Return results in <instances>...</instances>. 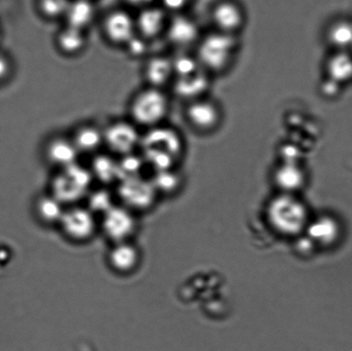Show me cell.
Masks as SVG:
<instances>
[{
  "instance_id": "1",
  "label": "cell",
  "mask_w": 352,
  "mask_h": 351,
  "mask_svg": "<svg viewBox=\"0 0 352 351\" xmlns=\"http://www.w3.org/2000/svg\"><path fill=\"white\" fill-rule=\"evenodd\" d=\"M140 150L147 166L155 172L168 170L184 156L185 142L177 129L163 124L146 130Z\"/></svg>"
},
{
  "instance_id": "2",
  "label": "cell",
  "mask_w": 352,
  "mask_h": 351,
  "mask_svg": "<svg viewBox=\"0 0 352 351\" xmlns=\"http://www.w3.org/2000/svg\"><path fill=\"white\" fill-rule=\"evenodd\" d=\"M239 51V36L213 30L202 34L193 54L203 70L213 78L230 70Z\"/></svg>"
},
{
  "instance_id": "3",
  "label": "cell",
  "mask_w": 352,
  "mask_h": 351,
  "mask_svg": "<svg viewBox=\"0 0 352 351\" xmlns=\"http://www.w3.org/2000/svg\"><path fill=\"white\" fill-rule=\"evenodd\" d=\"M170 109V96L166 89L146 86L129 102V120L140 128L148 130L163 125Z\"/></svg>"
},
{
  "instance_id": "4",
  "label": "cell",
  "mask_w": 352,
  "mask_h": 351,
  "mask_svg": "<svg viewBox=\"0 0 352 351\" xmlns=\"http://www.w3.org/2000/svg\"><path fill=\"white\" fill-rule=\"evenodd\" d=\"M184 118L193 132L209 135L222 126L223 110L217 100L206 95L186 103Z\"/></svg>"
},
{
  "instance_id": "5",
  "label": "cell",
  "mask_w": 352,
  "mask_h": 351,
  "mask_svg": "<svg viewBox=\"0 0 352 351\" xmlns=\"http://www.w3.org/2000/svg\"><path fill=\"white\" fill-rule=\"evenodd\" d=\"M107 152L116 157L137 152L140 150L142 133L132 120H116L103 128Z\"/></svg>"
},
{
  "instance_id": "6",
  "label": "cell",
  "mask_w": 352,
  "mask_h": 351,
  "mask_svg": "<svg viewBox=\"0 0 352 351\" xmlns=\"http://www.w3.org/2000/svg\"><path fill=\"white\" fill-rule=\"evenodd\" d=\"M60 171L53 181L54 197L58 201H77L91 184V170L78 163Z\"/></svg>"
},
{
  "instance_id": "7",
  "label": "cell",
  "mask_w": 352,
  "mask_h": 351,
  "mask_svg": "<svg viewBox=\"0 0 352 351\" xmlns=\"http://www.w3.org/2000/svg\"><path fill=\"white\" fill-rule=\"evenodd\" d=\"M103 36L116 47H125L137 34L135 16L127 10L113 9L105 14L101 23Z\"/></svg>"
},
{
  "instance_id": "8",
  "label": "cell",
  "mask_w": 352,
  "mask_h": 351,
  "mask_svg": "<svg viewBox=\"0 0 352 351\" xmlns=\"http://www.w3.org/2000/svg\"><path fill=\"white\" fill-rule=\"evenodd\" d=\"M198 23L191 17L175 14L168 19L164 37L177 52L195 49L202 36Z\"/></svg>"
},
{
  "instance_id": "9",
  "label": "cell",
  "mask_w": 352,
  "mask_h": 351,
  "mask_svg": "<svg viewBox=\"0 0 352 351\" xmlns=\"http://www.w3.org/2000/svg\"><path fill=\"white\" fill-rule=\"evenodd\" d=\"M44 158L51 166L62 170L78 163L80 157L71 137L54 135L44 146Z\"/></svg>"
},
{
  "instance_id": "10",
  "label": "cell",
  "mask_w": 352,
  "mask_h": 351,
  "mask_svg": "<svg viewBox=\"0 0 352 351\" xmlns=\"http://www.w3.org/2000/svg\"><path fill=\"white\" fill-rule=\"evenodd\" d=\"M168 19V12L161 5L140 10L135 16L137 34L150 41L164 36Z\"/></svg>"
},
{
  "instance_id": "11",
  "label": "cell",
  "mask_w": 352,
  "mask_h": 351,
  "mask_svg": "<svg viewBox=\"0 0 352 351\" xmlns=\"http://www.w3.org/2000/svg\"><path fill=\"white\" fill-rule=\"evenodd\" d=\"M143 78L146 86L166 89L175 78L172 57L165 54L150 55L144 62Z\"/></svg>"
},
{
  "instance_id": "12",
  "label": "cell",
  "mask_w": 352,
  "mask_h": 351,
  "mask_svg": "<svg viewBox=\"0 0 352 351\" xmlns=\"http://www.w3.org/2000/svg\"><path fill=\"white\" fill-rule=\"evenodd\" d=\"M212 22L215 27L214 30L217 32L239 36L246 19L240 6L231 2H223L213 9Z\"/></svg>"
},
{
  "instance_id": "13",
  "label": "cell",
  "mask_w": 352,
  "mask_h": 351,
  "mask_svg": "<svg viewBox=\"0 0 352 351\" xmlns=\"http://www.w3.org/2000/svg\"><path fill=\"white\" fill-rule=\"evenodd\" d=\"M212 78V76L202 69L195 73L175 78L171 87L174 95L188 103L209 95L208 91Z\"/></svg>"
},
{
  "instance_id": "14",
  "label": "cell",
  "mask_w": 352,
  "mask_h": 351,
  "mask_svg": "<svg viewBox=\"0 0 352 351\" xmlns=\"http://www.w3.org/2000/svg\"><path fill=\"white\" fill-rule=\"evenodd\" d=\"M154 185L142 177L126 179L120 181L119 195L126 204L133 208H146L153 204Z\"/></svg>"
},
{
  "instance_id": "15",
  "label": "cell",
  "mask_w": 352,
  "mask_h": 351,
  "mask_svg": "<svg viewBox=\"0 0 352 351\" xmlns=\"http://www.w3.org/2000/svg\"><path fill=\"white\" fill-rule=\"evenodd\" d=\"M60 221L64 231L74 240L88 239L94 232L95 219L91 212L85 209H72L63 213Z\"/></svg>"
},
{
  "instance_id": "16",
  "label": "cell",
  "mask_w": 352,
  "mask_h": 351,
  "mask_svg": "<svg viewBox=\"0 0 352 351\" xmlns=\"http://www.w3.org/2000/svg\"><path fill=\"white\" fill-rule=\"evenodd\" d=\"M71 137L80 156H95L101 152L104 147L103 128L95 124L85 123L79 125L75 128Z\"/></svg>"
},
{
  "instance_id": "17",
  "label": "cell",
  "mask_w": 352,
  "mask_h": 351,
  "mask_svg": "<svg viewBox=\"0 0 352 351\" xmlns=\"http://www.w3.org/2000/svg\"><path fill=\"white\" fill-rule=\"evenodd\" d=\"M102 225L106 235L116 242L127 238L135 227L130 212L125 209L113 207L105 213Z\"/></svg>"
},
{
  "instance_id": "18",
  "label": "cell",
  "mask_w": 352,
  "mask_h": 351,
  "mask_svg": "<svg viewBox=\"0 0 352 351\" xmlns=\"http://www.w3.org/2000/svg\"><path fill=\"white\" fill-rule=\"evenodd\" d=\"M55 46L65 56H78L87 48V32L65 25L55 36Z\"/></svg>"
},
{
  "instance_id": "19",
  "label": "cell",
  "mask_w": 352,
  "mask_h": 351,
  "mask_svg": "<svg viewBox=\"0 0 352 351\" xmlns=\"http://www.w3.org/2000/svg\"><path fill=\"white\" fill-rule=\"evenodd\" d=\"M96 16V7L92 0H70L64 20L65 25L87 32Z\"/></svg>"
},
{
  "instance_id": "20",
  "label": "cell",
  "mask_w": 352,
  "mask_h": 351,
  "mask_svg": "<svg viewBox=\"0 0 352 351\" xmlns=\"http://www.w3.org/2000/svg\"><path fill=\"white\" fill-rule=\"evenodd\" d=\"M324 75L329 80L342 84L352 78V57L346 51H333L324 61Z\"/></svg>"
},
{
  "instance_id": "21",
  "label": "cell",
  "mask_w": 352,
  "mask_h": 351,
  "mask_svg": "<svg viewBox=\"0 0 352 351\" xmlns=\"http://www.w3.org/2000/svg\"><path fill=\"white\" fill-rule=\"evenodd\" d=\"M91 158L89 170L93 177L103 183H111L119 180L118 157L109 152H99Z\"/></svg>"
},
{
  "instance_id": "22",
  "label": "cell",
  "mask_w": 352,
  "mask_h": 351,
  "mask_svg": "<svg viewBox=\"0 0 352 351\" xmlns=\"http://www.w3.org/2000/svg\"><path fill=\"white\" fill-rule=\"evenodd\" d=\"M325 38L333 51H346L352 47V24L348 22L332 24L327 30Z\"/></svg>"
},
{
  "instance_id": "23",
  "label": "cell",
  "mask_w": 352,
  "mask_h": 351,
  "mask_svg": "<svg viewBox=\"0 0 352 351\" xmlns=\"http://www.w3.org/2000/svg\"><path fill=\"white\" fill-rule=\"evenodd\" d=\"M274 177L282 185H298L305 181V170L301 161H283L275 168Z\"/></svg>"
},
{
  "instance_id": "24",
  "label": "cell",
  "mask_w": 352,
  "mask_h": 351,
  "mask_svg": "<svg viewBox=\"0 0 352 351\" xmlns=\"http://www.w3.org/2000/svg\"><path fill=\"white\" fill-rule=\"evenodd\" d=\"M138 258L137 250L133 246L120 243L111 251L109 260L115 269L126 273L136 267Z\"/></svg>"
},
{
  "instance_id": "25",
  "label": "cell",
  "mask_w": 352,
  "mask_h": 351,
  "mask_svg": "<svg viewBox=\"0 0 352 351\" xmlns=\"http://www.w3.org/2000/svg\"><path fill=\"white\" fill-rule=\"evenodd\" d=\"M147 166L142 155L137 152L118 158L119 181L141 177L140 173Z\"/></svg>"
},
{
  "instance_id": "26",
  "label": "cell",
  "mask_w": 352,
  "mask_h": 351,
  "mask_svg": "<svg viewBox=\"0 0 352 351\" xmlns=\"http://www.w3.org/2000/svg\"><path fill=\"white\" fill-rule=\"evenodd\" d=\"M70 0H37L40 15L48 21L64 19Z\"/></svg>"
},
{
  "instance_id": "27",
  "label": "cell",
  "mask_w": 352,
  "mask_h": 351,
  "mask_svg": "<svg viewBox=\"0 0 352 351\" xmlns=\"http://www.w3.org/2000/svg\"><path fill=\"white\" fill-rule=\"evenodd\" d=\"M38 212L41 218L47 222L57 221L63 216L60 203L54 197H44L40 199L38 203Z\"/></svg>"
},
{
  "instance_id": "28",
  "label": "cell",
  "mask_w": 352,
  "mask_h": 351,
  "mask_svg": "<svg viewBox=\"0 0 352 351\" xmlns=\"http://www.w3.org/2000/svg\"><path fill=\"white\" fill-rule=\"evenodd\" d=\"M151 41H148L146 38L140 36L136 34L129 43L124 47V49L126 51L130 57L133 58H148L150 55V45Z\"/></svg>"
},
{
  "instance_id": "29",
  "label": "cell",
  "mask_w": 352,
  "mask_h": 351,
  "mask_svg": "<svg viewBox=\"0 0 352 351\" xmlns=\"http://www.w3.org/2000/svg\"><path fill=\"white\" fill-rule=\"evenodd\" d=\"M111 196L107 191H98L91 195L89 199V204L91 207L96 211L107 212L112 208L111 206Z\"/></svg>"
},
{
  "instance_id": "30",
  "label": "cell",
  "mask_w": 352,
  "mask_h": 351,
  "mask_svg": "<svg viewBox=\"0 0 352 351\" xmlns=\"http://www.w3.org/2000/svg\"><path fill=\"white\" fill-rule=\"evenodd\" d=\"M189 0H160L161 6L167 12L178 14L188 5Z\"/></svg>"
},
{
  "instance_id": "31",
  "label": "cell",
  "mask_w": 352,
  "mask_h": 351,
  "mask_svg": "<svg viewBox=\"0 0 352 351\" xmlns=\"http://www.w3.org/2000/svg\"><path fill=\"white\" fill-rule=\"evenodd\" d=\"M12 71V64L6 54H0V82L6 80Z\"/></svg>"
},
{
  "instance_id": "32",
  "label": "cell",
  "mask_w": 352,
  "mask_h": 351,
  "mask_svg": "<svg viewBox=\"0 0 352 351\" xmlns=\"http://www.w3.org/2000/svg\"><path fill=\"white\" fill-rule=\"evenodd\" d=\"M124 1L131 8L136 9L139 12L140 10L156 5L157 0H124Z\"/></svg>"
},
{
  "instance_id": "33",
  "label": "cell",
  "mask_w": 352,
  "mask_h": 351,
  "mask_svg": "<svg viewBox=\"0 0 352 351\" xmlns=\"http://www.w3.org/2000/svg\"><path fill=\"white\" fill-rule=\"evenodd\" d=\"M0 40H1V32H0Z\"/></svg>"
}]
</instances>
